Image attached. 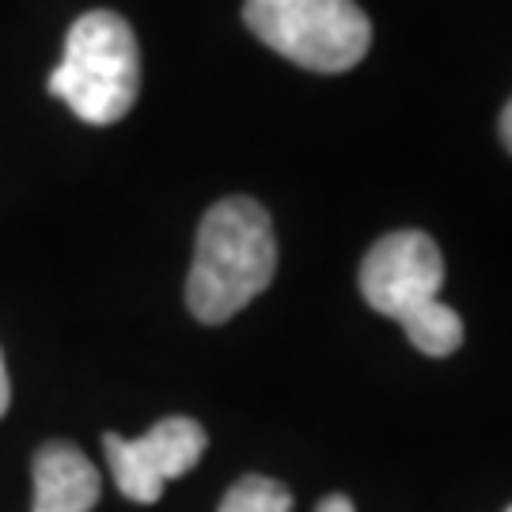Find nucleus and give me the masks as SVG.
Here are the masks:
<instances>
[{
	"instance_id": "11",
	"label": "nucleus",
	"mask_w": 512,
	"mask_h": 512,
	"mask_svg": "<svg viewBox=\"0 0 512 512\" xmlns=\"http://www.w3.org/2000/svg\"><path fill=\"white\" fill-rule=\"evenodd\" d=\"M505 512H512V505H509V509H505Z\"/></svg>"
},
{
	"instance_id": "9",
	"label": "nucleus",
	"mask_w": 512,
	"mask_h": 512,
	"mask_svg": "<svg viewBox=\"0 0 512 512\" xmlns=\"http://www.w3.org/2000/svg\"><path fill=\"white\" fill-rule=\"evenodd\" d=\"M8 403H12V384H8V368H4V353H0V418L8 414Z\"/></svg>"
},
{
	"instance_id": "10",
	"label": "nucleus",
	"mask_w": 512,
	"mask_h": 512,
	"mask_svg": "<svg viewBox=\"0 0 512 512\" xmlns=\"http://www.w3.org/2000/svg\"><path fill=\"white\" fill-rule=\"evenodd\" d=\"M497 129H501V141H505V148L512 152V103L501 110V126H497Z\"/></svg>"
},
{
	"instance_id": "8",
	"label": "nucleus",
	"mask_w": 512,
	"mask_h": 512,
	"mask_svg": "<svg viewBox=\"0 0 512 512\" xmlns=\"http://www.w3.org/2000/svg\"><path fill=\"white\" fill-rule=\"evenodd\" d=\"M315 512H357V509H353V501L346 494H327L315 505Z\"/></svg>"
},
{
	"instance_id": "5",
	"label": "nucleus",
	"mask_w": 512,
	"mask_h": 512,
	"mask_svg": "<svg viewBox=\"0 0 512 512\" xmlns=\"http://www.w3.org/2000/svg\"><path fill=\"white\" fill-rule=\"evenodd\" d=\"M205 444L209 437L194 418L156 421L145 437L137 440H126L118 433L103 437L114 486L137 505H156L171 478L190 475L198 467V459L205 456Z\"/></svg>"
},
{
	"instance_id": "1",
	"label": "nucleus",
	"mask_w": 512,
	"mask_h": 512,
	"mask_svg": "<svg viewBox=\"0 0 512 512\" xmlns=\"http://www.w3.org/2000/svg\"><path fill=\"white\" fill-rule=\"evenodd\" d=\"M277 274V239L270 213L255 198H224L202 217L186 277V308L198 323H228Z\"/></svg>"
},
{
	"instance_id": "7",
	"label": "nucleus",
	"mask_w": 512,
	"mask_h": 512,
	"mask_svg": "<svg viewBox=\"0 0 512 512\" xmlns=\"http://www.w3.org/2000/svg\"><path fill=\"white\" fill-rule=\"evenodd\" d=\"M217 512H293V494L266 475H243L232 482Z\"/></svg>"
},
{
	"instance_id": "4",
	"label": "nucleus",
	"mask_w": 512,
	"mask_h": 512,
	"mask_svg": "<svg viewBox=\"0 0 512 512\" xmlns=\"http://www.w3.org/2000/svg\"><path fill=\"white\" fill-rule=\"evenodd\" d=\"M243 19L274 54L311 73H346L372 46V23L353 0H247Z\"/></svg>"
},
{
	"instance_id": "6",
	"label": "nucleus",
	"mask_w": 512,
	"mask_h": 512,
	"mask_svg": "<svg viewBox=\"0 0 512 512\" xmlns=\"http://www.w3.org/2000/svg\"><path fill=\"white\" fill-rule=\"evenodd\" d=\"M99 494H103V478L76 444L50 440L38 448L31 512H92Z\"/></svg>"
},
{
	"instance_id": "2",
	"label": "nucleus",
	"mask_w": 512,
	"mask_h": 512,
	"mask_svg": "<svg viewBox=\"0 0 512 512\" xmlns=\"http://www.w3.org/2000/svg\"><path fill=\"white\" fill-rule=\"evenodd\" d=\"M440 285V247L418 228L384 236L361 262V296L368 308L395 319L425 357H452L463 346V319L440 304Z\"/></svg>"
},
{
	"instance_id": "3",
	"label": "nucleus",
	"mask_w": 512,
	"mask_h": 512,
	"mask_svg": "<svg viewBox=\"0 0 512 512\" xmlns=\"http://www.w3.org/2000/svg\"><path fill=\"white\" fill-rule=\"evenodd\" d=\"M141 92L137 35L118 12H88L69 27L65 57L50 73L57 95L88 126H110L126 118Z\"/></svg>"
}]
</instances>
